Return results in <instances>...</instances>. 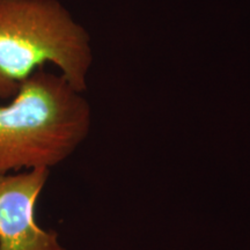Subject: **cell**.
<instances>
[{
  "label": "cell",
  "mask_w": 250,
  "mask_h": 250,
  "mask_svg": "<svg viewBox=\"0 0 250 250\" xmlns=\"http://www.w3.org/2000/svg\"><path fill=\"white\" fill-rule=\"evenodd\" d=\"M90 107L62 74L40 68L0 104V175L55 167L90 129Z\"/></svg>",
  "instance_id": "obj_1"
},
{
  "label": "cell",
  "mask_w": 250,
  "mask_h": 250,
  "mask_svg": "<svg viewBox=\"0 0 250 250\" xmlns=\"http://www.w3.org/2000/svg\"><path fill=\"white\" fill-rule=\"evenodd\" d=\"M92 62L88 33L58 0H0V99L46 64L83 93Z\"/></svg>",
  "instance_id": "obj_2"
},
{
  "label": "cell",
  "mask_w": 250,
  "mask_h": 250,
  "mask_svg": "<svg viewBox=\"0 0 250 250\" xmlns=\"http://www.w3.org/2000/svg\"><path fill=\"white\" fill-rule=\"evenodd\" d=\"M50 169L34 168L0 175V250H66L55 230L40 227L37 199Z\"/></svg>",
  "instance_id": "obj_3"
}]
</instances>
